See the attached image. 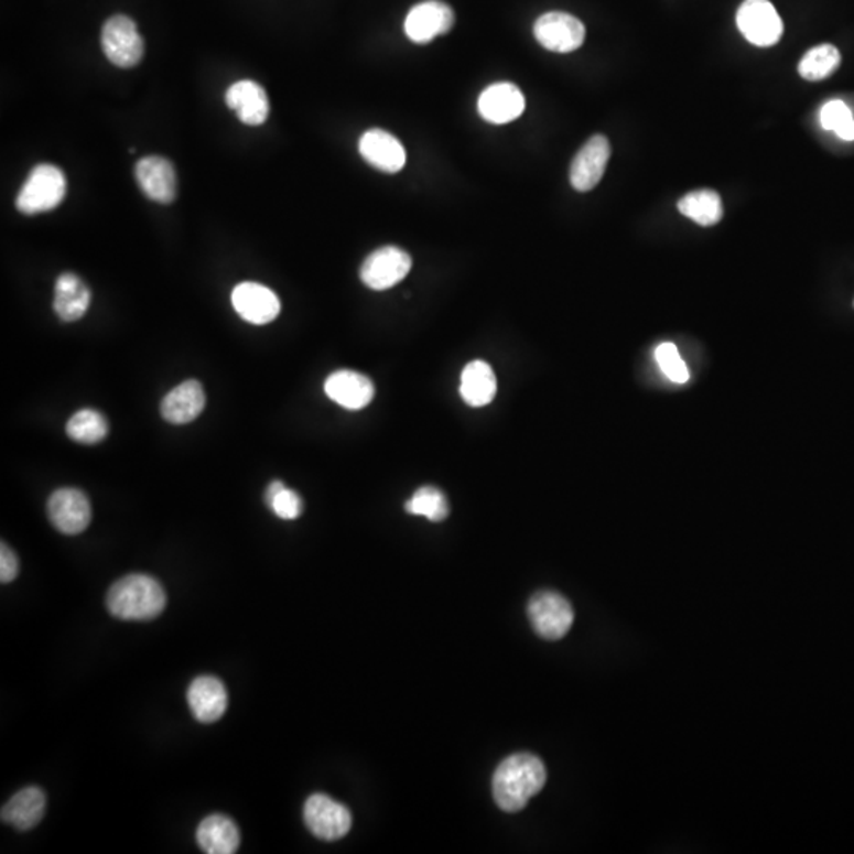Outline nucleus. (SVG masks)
Listing matches in <instances>:
<instances>
[{
  "instance_id": "obj_20",
  "label": "nucleus",
  "mask_w": 854,
  "mask_h": 854,
  "mask_svg": "<svg viewBox=\"0 0 854 854\" xmlns=\"http://www.w3.org/2000/svg\"><path fill=\"white\" fill-rule=\"evenodd\" d=\"M206 406L205 390L196 380H187L163 398L160 412L171 424H187L196 420Z\"/></svg>"
},
{
  "instance_id": "obj_1",
  "label": "nucleus",
  "mask_w": 854,
  "mask_h": 854,
  "mask_svg": "<svg viewBox=\"0 0 854 854\" xmlns=\"http://www.w3.org/2000/svg\"><path fill=\"white\" fill-rule=\"evenodd\" d=\"M547 783V768L532 754H516L500 763L493 777L497 806L508 813L519 812Z\"/></svg>"
},
{
  "instance_id": "obj_16",
  "label": "nucleus",
  "mask_w": 854,
  "mask_h": 854,
  "mask_svg": "<svg viewBox=\"0 0 854 854\" xmlns=\"http://www.w3.org/2000/svg\"><path fill=\"white\" fill-rule=\"evenodd\" d=\"M359 154L374 169L398 173L406 166V149L401 141L381 129H370L359 140Z\"/></svg>"
},
{
  "instance_id": "obj_2",
  "label": "nucleus",
  "mask_w": 854,
  "mask_h": 854,
  "mask_svg": "<svg viewBox=\"0 0 854 854\" xmlns=\"http://www.w3.org/2000/svg\"><path fill=\"white\" fill-rule=\"evenodd\" d=\"M166 606L162 584L148 574L134 573L112 584L107 594V608L122 620H151Z\"/></svg>"
},
{
  "instance_id": "obj_19",
  "label": "nucleus",
  "mask_w": 854,
  "mask_h": 854,
  "mask_svg": "<svg viewBox=\"0 0 854 854\" xmlns=\"http://www.w3.org/2000/svg\"><path fill=\"white\" fill-rule=\"evenodd\" d=\"M225 101L238 115L239 121L246 126H261L267 122L269 100L267 90L258 83L249 79L235 83L228 87Z\"/></svg>"
},
{
  "instance_id": "obj_5",
  "label": "nucleus",
  "mask_w": 854,
  "mask_h": 854,
  "mask_svg": "<svg viewBox=\"0 0 854 854\" xmlns=\"http://www.w3.org/2000/svg\"><path fill=\"white\" fill-rule=\"evenodd\" d=\"M101 48L116 67L132 68L144 54V42L129 17L116 14L101 29Z\"/></svg>"
},
{
  "instance_id": "obj_3",
  "label": "nucleus",
  "mask_w": 854,
  "mask_h": 854,
  "mask_svg": "<svg viewBox=\"0 0 854 854\" xmlns=\"http://www.w3.org/2000/svg\"><path fill=\"white\" fill-rule=\"evenodd\" d=\"M67 192V180L57 166L42 163L29 173L17 198V208L25 216L57 208Z\"/></svg>"
},
{
  "instance_id": "obj_10",
  "label": "nucleus",
  "mask_w": 854,
  "mask_h": 854,
  "mask_svg": "<svg viewBox=\"0 0 854 854\" xmlns=\"http://www.w3.org/2000/svg\"><path fill=\"white\" fill-rule=\"evenodd\" d=\"M48 516L53 526L65 536L85 532L93 519L90 501L83 490L57 489L48 500Z\"/></svg>"
},
{
  "instance_id": "obj_7",
  "label": "nucleus",
  "mask_w": 854,
  "mask_h": 854,
  "mask_svg": "<svg viewBox=\"0 0 854 854\" xmlns=\"http://www.w3.org/2000/svg\"><path fill=\"white\" fill-rule=\"evenodd\" d=\"M736 23L744 39L761 48L776 45L783 35L781 18L769 0H745L737 10Z\"/></svg>"
},
{
  "instance_id": "obj_15",
  "label": "nucleus",
  "mask_w": 854,
  "mask_h": 854,
  "mask_svg": "<svg viewBox=\"0 0 854 854\" xmlns=\"http://www.w3.org/2000/svg\"><path fill=\"white\" fill-rule=\"evenodd\" d=\"M526 110V98L518 86L511 83H496L486 87L478 98V112L490 123L516 121Z\"/></svg>"
},
{
  "instance_id": "obj_22",
  "label": "nucleus",
  "mask_w": 854,
  "mask_h": 854,
  "mask_svg": "<svg viewBox=\"0 0 854 854\" xmlns=\"http://www.w3.org/2000/svg\"><path fill=\"white\" fill-rule=\"evenodd\" d=\"M46 796L39 787H28L3 806L2 821L18 831H31L45 817Z\"/></svg>"
},
{
  "instance_id": "obj_8",
  "label": "nucleus",
  "mask_w": 854,
  "mask_h": 854,
  "mask_svg": "<svg viewBox=\"0 0 854 854\" xmlns=\"http://www.w3.org/2000/svg\"><path fill=\"white\" fill-rule=\"evenodd\" d=\"M304 821L309 831L325 842L339 841L352 830L350 810L326 794H314L305 801Z\"/></svg>"
},
{
  "instance_id": "obj_32",
  "label": "nucleus",
  "mask_w": 854,
  "mask_h": 854,
  "mask_svg": "<svg viewBox=\"0 0 854 854\" xmlns=\"http://www.w3.org/2000/svg\"><path fill=\"white\" fill-rule=\"evenodd\" d=\"M20 572V562L17 554L6 543L0 547V581L3 584L12 583Z\"/></svg>"
},
{
  "instance_id": "obj_27",
  "label": "nucleus",
  "mask_w": 854,
  "mask_h": 854,
  "mask_svg": "<svg viewBox=\"0 0 854 854\" xmlns=\"http://www.w3.org/2000/svg\"><path fill=\"white\" fill-rule=\"evenodd\" d=\"M108 421L94 409H83L68 420L67 435L83 445H96L107 437Z\"/></svg>"
},
{
  "instance_id": "obj_25",
  "label": "nucleus",
  "mask_w": 854,
  "mask_h": 854,
  "mask_svg": "<svg viewBox=\"0 0 854 854\" xmlns=\"http://www.w3.org/2000/svg\"><path fill=\"white\" fill-rule=\"evenodd\" d=\"M679 213L696 221L701 227H712L717 225L723 217V205L721 195L717 192L703 191L690 192L682 196L678 203Z\"/></svg>"
},
{
  "instance_id": "obj_13",
  "label": "nucleus",
  "mask_w": 854,
  "mask_h": 854,
  "mask_svg": "<svg viewBox=\"0 0 854 854\" xmlns=\"http://www.w3.org/2000/svg\"><path fill=\"white\" fill-rule=\"evenodd\" d=\"M610 158L608 138L594 134L574 155L570 166V183L577 192H588L597 187L605 174Z\"/></svg>"
},
{
  "instance_id": "obj_11",
  "label": "nucleus",
  "mask_w": 854,
  "mask_h": 854,
  "mask_svg": "<svg viewBox=\"0 0 854 854\" xmlns=\"http://www.w3.org/2000/svg\"><path fill=\"white\" fill-rule=\"evenodd\" d=\"M454 25L452 7L440 0H426L418 3L406 18L407 37L418 45L432 42L439 35L448 34Z\"/></svg>"
},
{
  "instance_id": "obj_18",
  "label": "nucleus",
  "mask_w": 854,
  "mask_h": 854,
  "mask_svg": "<svg viewBox=\"0 0 854 854\" xmlns=\"http://www.w3.org/2000/svg\"><path fill=\"white\" fill-rule=\"evenodd\" d=\"M187 701L196 721L214 723L227 711L228 693L219 679L214 675H199L188 687Z\"/></svg>"
},
{
  "instance_id": "obj_26",
  "label": "nucleus",
  "mask_w": 854,
  "mask_h": 854,
  "mask_svg": "<svg viewBox=\"0 0 854 854\" xmlns=\"http://www.w3.org/2000/svg\"><path fill=\"white\" fill-rule=\"evenodd\" d=\"M841 53L830 43H823L815 48L807 51L804 57L799 62L798 72L807 82H821L830 78L839 65H841Z\"/></svg>"
},
{
  "instance_id": "obj_12",
  "label": "nucleus",
  "mask_w": 854,
  "mask_h": 854,
  "mask_svg": "<svg viewBox=\"0 0 854 854\" xmlns=\"http://www.w3.org/2000/svg\"><path fill=\"white\" fill-rule=\"evenodd\" d=\"M231 304L239 317L252 325H268L281 314V301L268 287L242 282L231 293Z\"/></svg>"
},
{
  "instance_id": "obj_24",
  "label": "nucleus",
  "mask_w": 854,
  "mask_h": 854,
  "mask_svg": "<svg viewBox=\"0 0 854 854\" xmlns=\"http://www.w3.org/2000/svg\"><path fill=\"white\" fill-rule=\"evenodd\" d=\"M196 842L205 853L233 854L238 852L241 835L235 821L216 813L199 823Z\"/></svg>"
},
{
  "instance_id": "obj_23",
  "label": "nucleus",
  "mask_w": 854,
  "mask_h": 854,
  "mask_svg": "<svg viewBox=\"0 0 854 854\" xmlns=\"http://www.w3.org/2000/svg\"><path fill=\"white\" fill-rule=\"evenodd\" d=\"M460 392L464 402L474 409L489 406L497 394V379L493 367L482 359L468 363L461 374Z\"/></svg>"
},
{
  "instance_id": "obj_30",
  "label": "nucleus",
  "mask_w": 854,
  "mask_h": 854,
  "mask_svg": "<svg viewBox=\"0 0 854 854\" xmlns=\"http://www.w3.org/2000/svg\"><path fill=\"white\" fill-rule=\"evenodd\" d=\"M820 122L824 130L834 132L845 141H854V119L842 100H831L821 108Z\"/></svg>"
},
{
  "instance_id": "obj_14",
  "label": "nucleus",
  "mask_w": 854,
  "mask_h": 854,
  "mask_svg": "<svg viewBox=\"0 0 854 854\" xmlns=\"http://www.w3.org/2000/svg\"><path fill=\"white\" fill-rule=\"evenodd\" d=\"M325 392L331 401L347 410H361L376 398V387L365 374L340 369L325 381Z\"/></svg>"
},
{
  "instance_id": "obj_28",
  "label": "nucleus",
  "mask_w": 854,
  "mask_h": 854,
  "mask_svg": "<svg viewBox=\"0 0 854 854\" xmlns=\"http://www.w3.org/2000/svg\"><path fill=\"white\" fill-rule=\"evenodd\" d=\"M406 511L409 515L423 516L431 522H442L450 515L448 499L435 486H423L406 501Z\"/></svg>"
},
{
  "instance_id": "obj_6",
  "label": "nucleus",
  "mask_w": 854,
  "mask_h": 854,
  "mask_svg": "<svg viewBox=\"0 0 854 854\" xmlns=\"http://www.w3.org/2000/svg\"><path fill=\"white\" fill-rule=\"evenodd\" d=\"M412 257L394 246L374 250L359 269V278L367 289L385 292L398 285L412 269Z\"/></svg>"
},
{
  "instance_id": "obj_9",
  "label": "nucleus",
  "mask_w": 854,
  "mask_h": 854,
  "mask_svg": "<svg viewBox=\"0 0 854 854\" xmlns=\"http://www.w3.org/2000/svg\"><path fill=\"white\" fill-rule=\"evenodd\" d=\"M537 42L552 53H573L583 46L586 28L577 18L563 12L541 14L533 25Z\"/></svg>"
},
{
  "instance_id": "obj_29",
  "label": "nucleus",
  "mask_w": 854,
  "mask_h": 854,
  "mask_svg": "<svg viewBox=\"0 0 854 854\" xmlns=\"http://www.w3.org/2000/svg\"><path fill=\"white\" fill-rule=\"evenodd\" d=\"M264 501L278 518L285 519V521H293V519L300 518L301 512H303V499H301L300 494L285 488V485L279 479L268 486Z\"/></svg>"
},
{
  "instance_id": "obj_21",
  "label": "nucleus",
  "mask_w": 854,
  "mask_h": 854,
  "mask_svg": "<svg viewBox=\"0 0 854 854\" xmlns=\"http://www.w3.org/2000/svg\"><path fill=\"white\" fill-rule=\"evenodd\" d=\"M90 300L89 287L74 272H64L57 278L53 307L62 322L71 323L85 317Z\"/></svg>"
},
{
  "instance_id": "obj_31",
  "label": "nucleus",
  "mask_w": 854,
  "mask_h": 854,
  "mask_svg": "<svg viewBox=\"0 0 854 854\" xmlns=\"http://www.w3.org/2000/svg\"><path fill=\"white\" fill-rule=\"evenodd\" d=\"M656 359L659 363L661 372L668 379L674 381V383H685V381H689V369H687L685 363H683L674 344L664 342V344L659 345V348L656 350Z\"/></svg>"
},
{
  "instance_id": "obj_4",
  "label": "nucleus",
  "mask_w": 854,
  "mask_h": 854,
  "mask_svg": "<svg viewBox=\"0 0 854 854\" xmlns=\"http://www.w3.org/2000/svg\"><path fill=\"white\" fill-rule=\"evenodd\" d=\"M530 624L541 638L558 641L569 634L574 620V610L569 599L558 592L541 591L529 602Z\"/></svg>"
},
{
  "instance_id": "obj_17",
  "label": "nucleus",
  "mask_w": 854,
  "mask_h": 854,
  "mask_svg": "<svg viewBox=\"0 0 854 854\" xmlns=\"http://www.w3.org/2000/svg\"><path fill=\"white\" fill-rule=\"evenodd\" d=\"M134 176L141 191L152 202L169 205L176 198V173L169 160L158 155L141 159L134 166Z\"/></svg>"
}]
</instances>
